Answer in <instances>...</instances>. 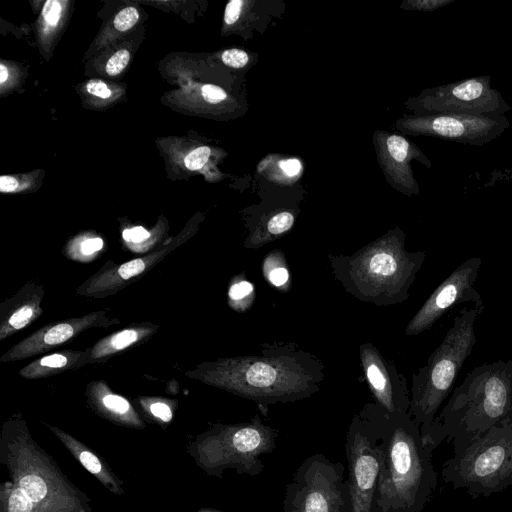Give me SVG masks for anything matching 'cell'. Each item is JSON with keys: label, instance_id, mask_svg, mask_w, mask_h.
Wrapping results in <instances>:
<instances>
[{"label": "cell", "instance_id": "obj_1", "mask_svg": "<svg viewBox=\"0 0 512 512\" xmlns=\"http://www.w3.org/2000/svg\"><path fill=\"white\" fill-rule=\"evenodd\" d=\"M383 448L375 512H422L437 485L435 449L409 412L388 414L379 407Z\"/></svg>", "mask_w": 512, "mask_h": 512}, {"label": "cell", "instance_id": "obj_2", "mask_svg": "<svg viewBox=\"0 0 512 512\" xmlns=\"http://www.w3.org/2000/svg\"><path fill=\"white\" fill-rule=\"evenodd\" d=\"M499 425H512V360L484 363L467 373L438 412L424 440L436 448Z\"/></svg>", "mask_w": 512, "mask_h": 512}, {"label": "cell", "instance_id": "obj_3", "mask_svg": "<svg viewBox=\"0 0 512 512\" xmlns=\"http://www.w3.org/2000/svg\"><path fill=\"white\" fill-rule=\"evenodd\" d=\"M484 302L462 308L427 364L413 375L409 414L420 425L425 438L440 407L454 390L465 361L476 344L475 324Z\"/></svg>", "mask_w": 512, "mask_h": 512}, {"label": "cell", "instance_id": "obj_4", "mask_svg": "<svg viewBox=\"0 0 512 512\" xmlns=\"http://www.w3.org/2000/svg\"><path fill=\"white\" fill-rule=\"evenodd\" d=\"M187 375L260 404L301 399L315 388L297 364L276 357L223 359L204 363Z\"/></svg>", "mask_w": 512, "mask_h": 512}, {"label": "cell", "instance_id": "obj_5", "mask_svg": "<svg viewBox=\"0 0 512 512\" xmlns=\"http://www.w3.org/2000/svg\"><path fill=\"white\" fill-rule=\"evenodd\" d=\"M453 447L441 476L454 489H465L476 499L512 486V425L494 426Z\"/></svg>", "mask_w": 512, "mask_h": 512}, {"label": "cell", "instance_id": "obj_6", "mask_svg": "<svg viewBox=\"0 0 512 512\" xmlns=\"http://www.w3.org/2000/svg\"><path fill=\"white\" fill-rule=\"evenodd\" d=\"M345 468L321 453L307 457L286 484L284 512H352Z\"/></svg>", "mask_w": 512, "mask_h": 512}, {"label": "cell", "instance_id": "obj_7", "mask_svg": "<svg viewBox=\"0 0 512 512\" xmlns=\"http://www.w3.org/2000/svg\"><path fill=\"white\" fill-rule=\"evenodd\" d=\"M379 414V407L364 409L353 418L346 434L344 447L352 512H375L383 456Z\"/></svg>", "mask_w": 512, "mask_h": 512}, {"label": "cell", "instance_id": "obj_8", "mask_svg": "<svg viewBox=\"0 0 512 512\" xmlns=\"http://www.w3.org/2000/svg\"><path fill=\"white\" fill-rule=\"evenodd\" d=\"M278 430L253 420L221 426L205 441V463L216 473L232 468L239 474L257 476L263 472L261 457L276 448Z\"/></svg>", "mask_w": 512, "mask_h": 512}, {"label": "cell", "instance_id": "obj_9", "mask_svg": "<svg viewBox=\"0 0 512 512\" xmlns=\"http://www.w3.org/2000/svg\"><path fill=\"white\" fill-rule=\"evenodd\" d=\"M425 258L423 251H406L404 235L397 232L386 238L384 244L374 245L359 254L353 267L359 283L384 288L388 300L399 302L408 297L409 287Z\"/></svg>", "mask_w": 512, "mask_h": 512}, {"label": "cell", "instance_id": "obj_10", "mask_svg": "<svg viewBox=\"0 0 512 512\" xmlns=\"http://www.w3.org/2000/svg\"><path fill=\"white\" fill-rule=\"evenodd\" d=\"M410 106L417 115L455 114L495 117L505 115L512 107L491 86L489 75L476 76L425 89Z\"/></svg>", "mask_w": 512, "mask_h": 512}, {"label": "cell", "instance_id": "obj_11", "mask_svg": "<svg viewBox=\"0 0 512 512\" xmlns=\"http://www.w3.org/2000/svg\"><path fill=\"white\" fill-rule=\"evenodd\" d=\"M506 115L486 117L455 114L416 115L400 121L402 131L472 146H483L509 128Z\"/></svg>", "mask_w": 512, "mask_h": 512}, {"label": "cell", "instance_id": "obj_12", "mask_svg": "<svg viewBox=\"0 0 512 512\" xmlns=\"http://www.w3.org/2000/svg\"><path fill=\"white\" fill-rule=\"evenodd\" d=\"M482 260L473 256L457 266L431 293L422 307L410 320L406 335H417L431 328L437 320L454 306L473 302L482 303L475 288Z\"/></svg>", "mask_w": 512, "mask_h": 512}, {"label": "cell", "instance_id": "obj_13", "mask_svg": "<svg viewBox=\"0 0 512 512\" xmlns=\"http://www.w3.org/2000/svg\"><path fill=\"white\" fill-rule=\"evenodd\" d=\"M117 321L108 318L105 311H97L80 318L47 324L14 345L0 361L10 362L35 356L56 348L88 328L108 327Z\"/></svg>", "mask_w": 512, "mask_h": 512}, {"label": "cell", "instance_id": "obj_14", "mask_svg": "<svg viewBox=\"0 0 512 512\" xmlns=\"http://www.w3.org/2000/svg\"><path fill=\"white\" fill-rule=\"evenodd\" d=\"M361 357L366 377L378 404L388 414L408 412L410 397L405 379L397 374L391 376L377 354L371 349H362Z\"/></svg>", "mask_w": 512, "mask_h": 512}, {"label": "cell", "instance_id": "obj_15", "mask_svg": "<svg viewBox=\"0 0 512 512\" xmlns=\"http://www.w3.org/2000/svg\"><path fill=\"white\" fill-rule=\"evenodd\" d=\"M385 148L395 183L408 195L418 194V184L413 177L409 162L416 159L430 168L431 161L417 146L400 135H389L385 141Z\"/></svg>", "mask_w": 512, "mask_h": 512}, {"label": "cell", "instance_id": "obj_16", "mask_svg": "<svg viewBox=\"0 0 512 512\" xmlns=\"http://www.w3.org/2000/svg\"><path fill=\"white\" fill-rule=\"evenodd\" d=\"M10 300V305L6 314H2V321L0 327V340L13 333L23 329L33 322L42 313L40 303L42 298V291L37 292H21Z\"/></svg>", "mask_w": 512, "mask_h": 512}, {"label": "cell", "instance_id": "obj_17", "mask_svg": "<svg viewBox=\"0 0 512 512\" xmlns=\"http://www.w3.org/2000/svg\"><path fill=\"white\" fill-rule=\"evenodd\" d=\"M90 362L88 351H60L41 357L20 370L26 379L49 377Z\"/></svg>", "mask_w": 512, "mask_h": 512}, {"label": "cell", "instance_id": "obj_18", "mask_svg": "<svg viewBox=\"0 0 512 512\" xmlns=\"http://www.w3.org/2000/svg\"><path fill=\"white\" fill-rule=\"evenodd\" d=\"M158 329L153 323L133 325L98 341L87 350L90 362L112 356L132 345L143 341Z\"/></svg>", "mask_w": 512, "mask_h": 512}, {"label": "cell", "instance_id": "obj_19", "mask_svg": "<svg viewBox=\"0 0 512 512\" xmlns=\"http://www.w3.org/2000/svg\"><path fill=\"white\" fill-rule=\"evenodd\" d=\"M67 437V436H66ZM68 446L73 451V453L76 455L78 460L82 463V465L92 474L97 476L99 479H101L103 482H111L109 476L106 474L105 470L102 467V464L98 457L94 455L89 450L85 449L78 443L74 442V439H71L67 437Z\"/></svg>", "mask_w": 512, "mask_h": 512}, {"label": "cell", "instance_id": "obj_20", "mask_svg": "<svg viewBox=\"0 0 512 512\" xmlns=\"http://www.w3.org/2000/svg\"><path fill=\"white\" fill-rule=\"evenodd\" d=\"M101 405L111 414L123 418H135L130 403L122 396L106 392L99 397Z\"/></svg>", "mask_w": 512, "mask_h": 512}, {"label": "cell", "instance_id": "obj_21", "mask_svg": "<svg viewBox=\"0 0 512 512\" xmlns=\"http://www.w3.org/2000/svg\"><path fill=\"white\" fill-rule=\"evenodd\" d=\"M18 486L25 491L34 504L47 497L48 490L45 481L35 474H26L21 477Z\"/></svg>", "mask_w": 512, "mask_h": 512}, {"label": "cell", "instance_id": "obj_22", "mask_svg": "<svg viewBox=\"0 0 512 512\" xmlns=\"http://www.w3.org/2000/svg\"><path fill=\"white\" fill-rule=\"evenodd\" d=\"M7 508L8 512H35L33 501L19 486L8 489Z\"/></svg>", "mask_w": 512, "mask_h": 512}, {"label": "cell", "instance_id": "obj_23", "mask_svg": "<svg viewBox=\"0 0 512 512\" xmlns=\"http://www.w3.org/2000/svg\"><path fill=\"white\" fill-rule=\"evenodd\" d=\"M294 223V216L289 212L274 215L267 223V230L272 235H279L289 230Z\"/></svg>", "mask_w": 512, "mask_h": 512}, {"label": "cell", "instance_id": "obj_24", "mask_svg": "<svg viewBox=\"0 0 512 512\" xmlns=\"http://www.w3.org/2000/svg\"><path fill=\"white\" fill-rule=\"evenodd\" d=\"M139 19V13L134 7L122 9L114 18V27L119 31L132 28Z\"/></svg>", "mask_w": 512, "mask_h": 512}, {"label": "cell", "instance_id": "obj_25", "mask_svg": "<svg viewBox=\"0 0 512 512\" xmlns=\"http://www.w3.org/2000/svg\"><path fill=\"white\" fill-rule=\"evenodd\" d=\"M210 148L201 146L191 151L184 159L185 165L189 170H198L202 168L209 159Z\"/></svg>", "mask_w": 512, "mask_h": 512}, {"label": "cell", "instance_id": "obj_26", "mask_svg": "<svg viewBox=\"0 0 512 512\" xmlns=\"http://www.w3.org/2000/svg\"><path fill=\"white\" fill-rule=\"evenodd\" d=\"M221 58L226 66L236 69L244 67L249 61L248 54L237 48L225 50Z\"/></svg>", "mask_w": 512, "mask_h": 512}, {"label": "cell", "instance_id": "obj_27", "mask_svg": "<svg viewBox=\"0 0 512 512\" xmlns=\"http://www.w3.org/2000/svg\"><path fill=\"white\" fill-rule=\"evenodd\" d=\"M129 58L130 54L125 49L115 52L107 62V74L111 76L119 74L128 64Z\"/></svg>", "mask_w": 512, "mask_h": 512}, {"label": "cell", "instance_id": "obj_28", "mask_svg": "<svg viewBox=\"0 0 512 512\" xmlns=\"http://www.w3.org/2000/svg\"><path fill=\"white\" fill-rule=\"evenodd\" d=\"M454 1L455 0H415L405 2L404 6L406 9L418 11H435L453 3Z\"/></svg>", "mask_w": 512, "mask_h": 512}, {"label": "cell", "instance_id": "obj_29", "mask_svg": "<svg viewBox=\"0 0 512 512\" xmlns=\"http://www.w3.org/2000/svg\"><path fill=\"white\" fill-rule=\"evenodd\" d=\"M253 292V285L246 280L238 281L229 288V299L232 302H241Z\"/></svg>", "mask_w": 512, "mask_h": 512}, {"label": "cell", "instance_id": "obj_30", "mask_svg": "<svg viewBox=\"0 0 512 512\" xmlns=\"http://www.w3.org/2000/svg\"><path fill=\"white\" fill-rule=\"evenodd\" d=\"M61 3L56 0H48L42 9L44 20L52 27L56 26L61 17Z\"/></svg>", "mask_w": 512, "mask_h": 512}, {"label": "cell", "instance_id": "obj_31", "mask_svg": "<svg viewBox=\"0 0 512 512\" xmlns=\"http://www.w3.org/2000/svg\"><path fill=\"white\" fill-rule=\"evenodd\" d=\"M269 268V271L266 272V276L271 284L274 286H282L288 281L289 273L284 266L272 265L269 266Z\"/></svg>", "mask_w": 512, "mask_h": 512}, {"label": "cell", "instance_id": "obj_32", "mask_svg": "<svg viewBox=\"0 0 512 512\" xmlns=\"http://www.w3.org/2000/svg\"><path fill=\"white\" fill-rule=\"evenodd\" d=\"M202 95L209 103H219L227 97L222 88L212 84H206L202 87Z\"/></svg>", "mask_w": 512, "mask_h": 512}, {"label": "cell", "instance_id": "obj_33", "mask_svg": "<svg viewBox=\"0 0 512 512\" xmlns=\"http://www.w3.org/2000/svg\"><path fill=\"white\" fill-rule=\"evenodd\" d=\"M243 4L242 0H232L226 5L224 13L225 24L232 25L239 19Z\"/></svg>", "mask_w": 512, "mask_h": 512}, {"label": "cell", "instance_id": "obj_34", "mask_svg": "<svg viewBox=\"0 0 512 512\" xmlns=\"http://www.w3.org/2000/svg\"><path fill=\"white\" fill-rule=\"evenodd\" d=\"M125 241L141 243L150 237V233L141 226L125 229L122 233Z\"/></svg>", "mask_w": 512, "mask_h": 512}, {"label": "cell", "instance_id": "obj_35", "mask_svg": "<svg viewBox=\"0 0 512 512\" xmlns=\"http://www.w3.org/2000/svg\"><path fill=\"white\" fill-rule=\"evenodd\" d=\"M86 89L90 94L99 98L106 99L111 96V91L107 85L98 79L90 80L86 85Z\"/></svg>", "mask_w": 512, "mask_h": 512}, {"label": "cell", "instance_id": "obj_36", "mask_svg": "<svg viewBox=\"0 0 512 512\" xmlns=\"http://www.w3.org/2000/svg\"><path fill=\"white\" fill-rule=\"evenodd\" d=\"M282 172L288 177H294L299 174L302 164L298 159H286L279 162Z\"/></svg>", "mask_w": 512, "mask_h": 512}, {"label": "cell", "instance_id": "obj_37", "mask_svg": "<svg viewBox=\"0 0 512 512\" xmlns=\"http://www.w3.org/2000/svg\"><path fill=\"white\" fill-rule=\"evenodd\" d=\"M150 411L155 417L163 420L164 422H168L172 418L170 407L163 402H155L151 404Z\"/></svg>", "mask_w": 512, "mask_h": 512}, {"label": "cell", "instance_id": "obj_38", "mask_svg": "<svg viewBox=\"0 0 512 512\" xmlns=\"http://www.w3.org/2000/svg\"><path fill=\"white\" fill-rule=\"evenodd\" d=\"M103 244V240L99 237L86 239L81 243V253L84 255H91L101 250Z\"/></svg>", "mask_w": 512, "mask_h": 512}, {"label": "cell", "instance_id": "obj_39", "mask_svg": "<svg viewBox=\"0 0 512 512\" xmlns=\"http://www.w3.org/2000/svg\"><path fill=\"white\" fill-rule=\"evenodd\" d=\"M19 182L12 176H1L0 177V190L2 192H12L17 189Z\"/></svg>", "mask_w": 512, "mask_h": 512}, {"label": "cell", "instance_id": "obj_40", "mask_svg": "<svg viewBox=\"0 0 512 512\" xmlns=\"http://www.w3.org/2000/svg\"><path fill=\"white\" fill-rule=\"evenodd\" d=\"M8 78V69L4 64H0V84H3Z\"/></svg>", "mask_w": 512, "mask_h": 512}]
</instances>
